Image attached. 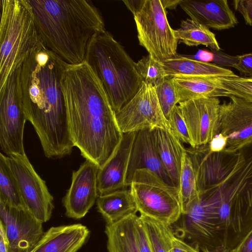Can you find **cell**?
I'll return each instance as SVG.
<instances>
[{"mask_svg": "<svg viewBox=\"0 0 252 252\" xmlns=\"http://www.w3.org/2000/svg\"><path fill=\"white\" fill-rule=\"evenodd\" d=\"M187 154L199 193L229 208V239L239 244L252 229V139L235 151L212 152L207 144Z\"/></svg>", "mask_w": 252, "mask_h": 252, "instance_id": "obj_3", "label": "cell"}, {"mask_svg": "<svg viewBox=\"0 0 252 252\" xmlns=\"http://www.w3.org/2000/svg\"><path fill=\"white\" fill-rule=\"evenodd\" d=\"M202 252H209V251H208V250H203Z\"/></svg>", "mask_w": 252, "mask_h": 252, "instance_id": "obj_42", "label": "cell"}, {"mask_svg": "<svg viewBox=\"0 0 252 252\" xmlns=\"http://www.w3.org/2000/svg\"><path fill=\"white\" fill-rule=\"evenodd\" d=\"M62 87L74 146L100 168L115 152L124 134L103 86L84 61L68 64Z\"/></svg>", "mask_w": 252, "mask_h": 252, "instance_id": "obj_2", "label": "cell"}, {"mask_svg": "<svg viewBox=\"0 0 252 252\" xmlns=\"http://www.w3.org/2000/svg\"><path fill=\"white\" fill-rule=\"evenodd\" d=\"M152 132L162 164L174 186L179 189L182 161L186 148L170 130L155 128Z\"/></svg>", "mask_w": 252, "mask_h": 252, "instance_id": "obj_20", "label": "cell"}, {"mask_svg": "<svg viewBox=\"0 0 252 252\" xmlns=\"http://www.w3.org/2000/svg\"><path fill=\"white\" fill-rule=\"evenodd\" d=\"M0 252H14L9 248L3 230L0 228Z\"/></svg>", "mask_w": 252, "mask_h": 252, "instance_id": "obj_40", "label": "cell"}, {"mask_svg": "<svg viewBox=\"0 0 252 252\" xmlns=\"http://www.w3.org/2000/svg\"><path fill=\"white\" fill-rule=\"evenodd\" d=\"M227 138L221 133L217 134L208 143L210 151L220 152L225 149L227 145Z\"/></svg>", "mask_w": 252, "mask_h": 252, "instance_id": "obj_37", "label": "cell"}, {"mask_svg": "<svg viewBox=\"0 0 252 252\" xmlns=\"http://www.w3.org/2000/svg\"><path fill=\"white\" fill-rule=\"evenodd\" d=\"M135 236L139 252H154L144 222L137 215L135 220Z\"/></svg>", "mask_w": 252, "mask_h": 252, "instance_id": "obj_33", "label": "cell"}, {"mask_svg": "<svg viewBox=\"0 0 252 252\" xmlns=\"http://www.w3.org/2000/svg\"><path fill=\"white\" fill-rule=\"evenodd\" d=\"M186 122L190 147L209 143L220 133V101L218 97H201L179 103Z\"/></svg>", "mask_w": 252, "mask_h": 252, "instance_id": "obj_13", "label": "cell"}, {"mask_svg": "<svg viewBox=\"0 0 252 252\" xmlns=\"http://www.w3.org/2000/svg\"><path fill=\"white\" fill-rule=\"evenodd\" d=\"M123 1L133 15L142 6L144 0H127Z\"/></svg>", "mask_w": 252, "mask_h": 252, "instance_id": "obj_39", "label": "cell"}, {"mask_svg": "<svg viewBox=\"0 0 252 252\" xmlns=\"http://www.w3.org/2000/svg\"><path fill=\"white\" fill-rule=\"evenodd\" d=\"M43 45L69 64L85 61L88 44L106 31L99 9L88 0H27Z\"/></svg>", "mask_w": 252, "mask_h": 252, "instance_id": "obj_4", "label": "cell"}, {"mask_svg": "<svg viewBox=\"0 0 252 252\" xmlns=\"http://www.w3.org/2000/svg\"><path fill=\"white\" fill-rule=\"evenodd\" d=\"M0 201L11 207L27 208L6 156L2 153L0 154Z\"/></svg>", "mask_w": 252, "mask_h": 252, "instance_id": "obj_26", "label": "cell"}, {"mask_svg": "<svg viewBox=\"0 0 252 252\" xmlns=\"http://www.w3.org/2000/svg\"><path fill=\"white\" fill-rule=\"evenodd\" d=\"M0 228L14 252H31L44 232L42 222L27 208L11 207L0 201Z\"/></svg>", "mask_w": 252, "mask_h": 252, "instance_id": "obj_12", "label": "cell"}, {"mask_svg": "<svg viewBox=\"0 0 252 252\" xmlns=\"http://www.w3.org/2000/svg\"><path fill=\"white\" fill-rule=\"evenodd\" d=\"M179 5L190 19L208 28L222 30L238 24L226 0H182Z\"/></svg>", "mask_w": 252, "mask_h": 252, "instance_id": "obj_18", "label": "cell"}, {"mask_svg": "<svg viewBox=\"0 0 252 252\" xmlns=\"http://www.w3.org/2000/svg\"><path fill=\"white\" fill-rule=\"evenodd\" d=\"M154 87L161 110L168 120L171 112L178 104L177 94L172 77H165Z\"/></svg>", "mask_w": 252, "mask_h": 252, "instance_id": "obj_31", "label": "cell"}, {"mask_svg": "<svg viewBox=\"0 0 252 252\" xmlns=\"http://www.w3.org/2000/svg\"><path fill=\"white\" fill-rule=\"evenodd\" d=\"M141 216L168 226L181 218L179 189L147 169L137 170L129 187Z\"/></svg>", "mask_w": 252, "mask_h": 252, "instance_id": "obj_7", "label": "cell"}, {"mask_svg": "<svg viewBox=\"0 0 252 252\" xmlns=\"http://www.w3.org/2000/svg\"><path fill=\"white\" fill-rule=\"evenodd\" d=\"M96 205L98 211L106 223L116 222L137 212L136 203L129 188L99 195L96 200Z\"/></svg>", "mask_w": 252, "mask_h": 252, "instance_id": "obj_23", "label": "cell"}, {"mask_svg": "<svg viewBox=\"0 0 252 252\" xmlns=\"http://www.w3.org/2000/svg\"><path fill=\"white\" fill-rule=\"evenodd\" d=\"M145 223L154 252H171L175 233L170 226L140 215Z\"/></svg>", "mask_w": 252, "mask_h": 252, "instance_id": "obj_28", "label": "cell"}, {"mask_svg": "<svg viewBox=\"0 0 252 252\" xmlns=\"http://www.w3.org/2000/svg\"><path fill=\"white\" fill-rule=\"evenodd\" d=\"M167 120L170 129L175 136L183 143L189 144L190 146L189 130L179 104L174 108Z\"/></svg>", "mask_w": 252, "mask_h": 252, "instance_id": "obj_32", "label": "cell"}, {"mask_svg": "<svg viewBox=\"0 0 252 252\" xmlns=\"http://www.w3.org/2000/svg\"><path fill=\"white\" fill-rule=\"evenodd\" d=\"M182 0H161L163 7L170 9H176Z\"/></svg>", "mask_w": 252, "mask_h": 252, "instance_id": "obj_41", "label": "cell"}, {"mask_svg": "<svg viewBox=\"0 0 252 252\" xmlns=\"http://www.w3.org/2000/svg\"><path fill=\"white\" fill-rule=\"evenodd\" d=\"M178 41L189 46L203 45L215 51L220 50L215 34L209 28L191 19L181 22L180 27L173 30Z\"/></svg>", "mask_w": 252, "mask_h": 252, "instance_id": "obj_25", "label": "cell"}, {"mask_svg": "<svg viewBox=\"0 0 252 252\" xmlns=\"http://www.w3.org/2000/svg\"><path fill=\"white\" fill-rule=\"evenodd\" d=\"M219 88L228 96L232 95L252 102V78L235 76L214 77Z\"/></svg>", "mask_w": 252, "mask_h": 252, "instance_id": "obj_29", "label": "cell"}, {"mask_svg": "<svg viewBox=\"0 0 252 252\" xmlns=\"http://www.w3.org/2000/svg\"><path fill=\"white\" fill-rule=\"evenodd\" d=\"M68 64L41 43L31 51L21 67L20 83L26 118L48 158L70 155L74 147L62 87Z\"/></svg>", "mask_w": 252, "mask_h": 252, "instance_id": "obj_1", "label": "cell"}, {"mask_svg": "<svg viewBox=\"0 0 252 252\" xmlns=\"http://www.w3.org/2000/svg\"><path fill=\"white\" fill-rule=\"evenodd\" d=\"M171 252H201L198 246L187 243V242L176 236L175 234L172 239Z\"/></svg>", "mask_w": 252, "mask_h": 252, "instance_id": "obj_36", "label": "cell"}, {"mask_svg": "<svg viewBox=\"0 0 252 252\" xmlns=\"http://www.w3.org/2000/svg\"><path fill=\"white\" fill-rule=\"evenodd\" d=\"M237 62L233 67L247 78H252V53L237 56Z\"/></svg>", "mask_w": 252, "mask_h": 252, "instance_id": "obj_34", "label": "cell"}, {"mask_svg": "<svg viewBox=\"0 0 252 252\" xmlns=\"http://www.w3.org/2000/svg\"><path fill=\"white\" fill-rule=\"evenodd\" d=\"M159 61L167 77L235 75L231 70L215 64L178 54L170 59Z\"/></svg>", "mask_w": 252, "mask_h": 252, "instance_id": "obj_21", "label": "cell"}, {"mask_svg": "<svg viewBox=\"0 0 252 252\" xmlns=\"http://www.w3.org/2000/svg\"><path fill=\"white\" fill-rule=\"evenodd\" d=\"M179 195L182 208V215L185 214L198 197L195 173L190 158L185 153L180 177Z\"/></svg>", "mask_w": 252, "mask_h": 252, "instance_id": "obj_27", "label": "cell"}, {"mask_svg": "<svg viewBox=\"0 0 252 252\" xmlns=\"http://www.w3.org/2000/svg\"><path fill=\"white\" fill-rule=\"evenodd\" d=\"M116 118L123 133L155 128L170 130L155 87L143 81L135 94L116 113Z\"/></svg>", "mask_w": 252, "mask_h": 252, "instance_id": "obj_10", "label": "cell"}, {"mask_svg": "<svg viewBox=\"0 0 252 252\" xmlns=\"http://www.w3.org/2000/svg\"><path fill=\"white\" fill-rule=\"evenodd\" d=\"M99 167L89 160L81 164L72 174L71 183L63 199L66 217L83 218L98 196L97 176Z\"/></svg>", "mask_w": 252, "mask_h": 252, "instance_id": "obj_14", "label": "cell"}, {"mask_svg": "<svg viewBox=\"0 0 252 252\" xmlns=\"http://www.w3.org/2000/svg\"><path fill=\"white\" fill-rule=\"evenodd\" d=\"M0 89L9 75L42 42L27 0H0Z\"/></svg>", "mask_w": 252, "mask_h": 252, "instance_id": "obj_6", "label": "cell"}, {"mask_svg": "<svg viewBox=\"0 0 252 252\" xmlns=\"http://www.w3.org/2000/svg\"><path fill=\"white\" fill-rule=\"evenodd\" d=\"M7 161L18 183L27 209L42 223L48 221L54 208L53 197L45 181L36 173L26 154H12Z\"/></svg>", "mask_w": 252, "mask_h": 252, "instance_id": "obj_11", "label": "cell"}, {"mask_svg": "<svg viewBox=\"0 0 252 252\" xmlns=\"http://www.w3.org/2000/svg\"><path fill=\"white\" fill-rule=\"evenodd\" d=\"M140 45L158 61L176 56L178 41L170 26L161 0H144L133 15Z\"/></svg>", "mask_w": 252, "mask_h": 252, "instance_id": "obj_8", "label": "cell"}, {"mask_svg": "<svg viewBox=\"0 0 252 252\" xmlns=\"http://www.w3.org/2000/svg\"><path fill=\"white\" fill-rule=\"evenodd\" d=\"M135 67L142 82L154 86L162 79L166 77L160 61L150 54L143 57L135 63Z\"/></svg>", "mask_w": 252, "mask_h": 252, "instance_id": "obj_30", "label": "cell"}, {"mask_svg": "<svg viewBox=\"0 0 252 252\" xmlns=\"http://www.w3.org/2000/svg\"><path fill=\"white\" fill-rule=\"evenodd\" d=\"M85 61L100 80L115 113L140 88L142 80L135 63L107 31L95 34L91 39Z\"/></svg>", "mask_w": 252, "mask_h": 252, "instance_id": "obj_5", "label": "cell"}, {"mask_svg": "<svg viewBox=\"0 0 252 252\" xmlns=\"http://www.w3.org/2000/svg\"><path fill=\"white\" fill-rule=\"evenodd\" d=\"M220 104V133L227 138L225 150H238L252 139V102L230 95Z\"/></svg>", "mask_w": 252, "mask_h": 252, "instance_id": "obj_15", "label": "cell"}, {"mask_svg": "<svg viewBox=\"0 0 252 252\" xmlns=\"http://www.w3.org/2000/svg\"><path fill=\"white\" fill-rule=\"evenodd\" d=\"M90 230L81 223L50 227L31 252H77L87 241Z\"/></svg>", "mask_w": 252, "mask_h": 252, "instance_id": "obj_19", "label": "cell"}, {"mask_svg": "<svg viewBox=\"0 0 252 252\" xmlns=\"http://www.w3.org/2000/svg\"><path fill=\"white\" fill-rule=\"evenodd\" d=\"M21 67L9 75L0 89V146L7 156L25 154L23 134L27 119L20 88Z\"/></svg>", "mask_w": 252, "mask_h": 252, "instance_id": "obj_9", "label": "cell"}, {"mask_svg": "<svg viewBox=\"0 0 252 252\" xmlns=\"http://www.w3.org/2000/svg\"><path fill=\"white\" fill-rule=\"evenodd\" d=\"M136 214L113 223H106L108 252H139L135 236Z\"/></svg>", "mask_w": 252, "mask_h": 252, "instance_id": "obj_24", "label": "cell"}, {"mask_svg": "<svg viewBox=\"0 0 252 252\" xmlns=\"http://www.w3.org/2000/svg\"><path fill=\"white\" fill-rule=\"evenodd\" d=\"M214 77L180 76L172 77L178 104L201 97H228L227 93L219 87Z\"/></svg>", "mask_w": 252, "mask_h": 252, "instance_id": "obj_22", "label": "cell"}, {"mask_svg": "<svg viewBox=\"0 0 252 252\" xmlns=\"http://www.w3.org/2000/svg\"><path fill=\"white\" fill-rule=\"evenodd\" d=\"M136 133L137 132L124 133L115 152L99 168L97 176L98 196L127 188L126 183V175Z\"/></svg>", "mask_w": 252, "mask_h": 252, "instance_id": "obj_16", "label": "cell"}, {"mask_svg": "<svg viewBox=\"0 0 252 252\" xmlns=\"http://www.w3.org/2000/svg\"><path fill=\"white\" fill-rule=\"evenodd\" d=\"M235 9L243 16L246 23L252 25V0H235Z\"/></svg>", "mask_w": 252, "mask_h": 252, "instance_id": "obj_35", "label": "cell"}, {"mask_svg": "<svg viewBox=\"0 0 252 252\" xmlns=\"http://www.w3.org/2000/svg\"><path fill=\"white\" fill-rule=\"evenodd\" d=\"M230 252H252V229Z\"/></svg>", "mask_w": 252, "mask_h": 252, "instance_id": "obj_38", "label": "cell"}, {"mask_svg": "<svg viewBox=\"0 0 252 252\" xmlns=\"http://www.w3.org/2000/svg\"><path fill=\"white\" fill-rule=\"evenodd\" d=\"M140 169L150 170L166 183L174 186L160 160L151 129L137 132L127 172L126 182L127 187H129L135 172Z\"/></svg>", "mask_w": 252, "mask_h": 252, "instance_id": "obj_17", "label": "cell"}]
</instances>
